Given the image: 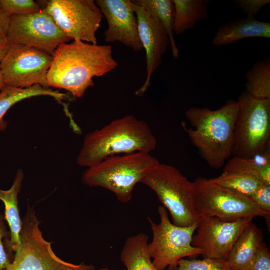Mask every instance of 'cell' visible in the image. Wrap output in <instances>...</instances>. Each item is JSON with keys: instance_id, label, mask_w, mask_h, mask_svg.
<instances>
[{"instance_id": "obj_6", "label": "cell", "mask_w": 270, "mask_h": 270, "mask_svg": "<svg viewBox=\"0 0 270 270\" xmlns=\"http://www.w3.org/2000/svg\"><path fill=\"white\" fill-rule=\"evenodd\" d=\"M238 102L232 156L252 158L270 146V99H258L244 92Z\"/></svg>"}, {"instance_id": "obj_22", "label": "cell", "mask_w": 270, "mask_h": 270, "mask_svg": "<svg viewBox=\"0 0 270 270\" xmlns=\"http://www.w3.org/2000/svg\"><path fill=\"white\" fill-rule=\"evenodd\" d=\"M228 161L224 172L251 174L263 184H270V146L252 158L233 156Z\"/></svg>"}, {"instance_id": "obj_29", "label": "cell", "mask_w": 270, "mask_h": 270, "mask_svg": "<svg viewBox=\"0 0 270 270\" xmlns=\"http://www.w3.org/2000/svg\"><path fill=\"white\" fill-rule=\"evenodd\" d=\"M234 2L246 18L255 19L261 8L270 2V0H236Z\"/></svg>"}, {"instance_id": "obj_34", "label": "cell", "mask_w": 270, "mask_h": 270, "mask_svg": "<svg viewBox=\"0 0 270 270\" xmlns=\"http://www.w3.org/2000/svg\"><path fill=\"white\" fill-rule=\"evenodd\" d=\"M5 86L0 69V90Z\"/></svg>"}, {"instance_id": "obj_24", "label": "cell", "mask_w": 270, "mask_h": 270, "mask_svg": "<svg viewBox=\"0 0 270 270\" xmlns=\"http://www.w3.org/2000/svg\"><path fill=\"white\" fill-rule=\"evenodd\" d=\"M246 91L254 98L270 99V60L256 62L246 74Z\"/></svg>"}, {"instance_id": "obj_7", "label": "cell", "mask_w": 270, "mask_h": 270, "mask_svg": "<svg viewBox=\"0 0 270 270\" xmlns=\"http://www.w3.org/2000/svg\"><path fill=\"white\" fill-rule=\"evenodd\" d=\"M40 224L34 208L28 206L22 220L21 246L4 270H96L92 265L74 264L57 256L52 242L44 238Z\"/></svg>"}, {"instance_id": "obj_18", "label": "cell", "mask_w": 270, "mask_h": 270, "mask_svg": "<svg viewBox=\"0 0 270 270\" xmlns=\"http://www.w3.org/2000/svg\"><path fill=\"white\" fill-rule=\"evenodd\" d=\"M261 229L252 223L239 237L226 262L230 270H248L262 244Z\"/></svg>"}, {"instance_id": "obj_14", "label": "cell", "mask_w": 270, "mask_h": 270, "mask_svg": "<svg viewBox=\"0 0 270 270\" xmlns=\"http://www.w3.org/2000/svg\"><path fill=\"white\" fill-rule=\"evenodd\" d=\"M95 2L108 22V28L104 32L106 42H119L135 52L141 51L143 48L132 0H96Z\"/></svg>"}, {"instance_id": "obj_3", "label": "cell", "mask_w": 270, "mask_h": 270, "mask_svg": "<svg viewBox=\"0 0 270 270\" xmlns=\"http://www.w3.org/2000/svg\"><path fill=\"white\" fill-rule=\"evenodd\" d=\"M157 144L147 123L133 115H127L88 134L77 162L80 166L89 168L114 156L136 152L150 154Z\"/></svg>"}, {"instance_id": "obj_27", "label": "cell", "mask_w": 270, "mask_h": 270, "mask_svg": "<svg viewBox=\"0 0 270 270\" xmlns=\"http://www.w3.org/2000/svg\"><path fill=\"white\" fill-rule=\"evenodd\" d=\"M176 270H230L226 261L210 258L198 260H180Z\"/></svg>"}, {"instance_id": "obj_20", "label": "cell", "mask_w": 270, "mask_h": 270, "mask_svg": "<svg viewBox=\"0 0 270 270\" xmlns=\"http://www.w3.org/2000/svg\"><path fill=\"white\" fill-rule=\"evenodd\" d=\"M175 6L174 32L180 35L208 19V0H173Z\"/></svg>"}, {"instance_id": "obj_2", "label": "cell", "mask_w": 270, "mask_h": 270, "mask_svg": "<svg viewBox=\"0 0 270 270\" xmlns=\"http://www.w3.org/2000/svg\"><path fill=\"white\" fill-rule=\"evenodd\" d=\"M239 110L238 101L228 100L217 110L192 107L186 116L191 127L182 126L202 158L212 168H222L231 158L235 124Z\"/></svg>"}, {"instance_id": "obj_25", "label": "cell", "mask_w": 270, "mask_h": 270, "mask_svg": "<svg viewBox=\"0 0 270 270\" xmlns=\"http://www.w3.org/2000/svg\"><path fill=\"white\" fill-rule=\"evenodd\" d=\"M213 183L238 194L249 197L263 183L256 176L242 172H224L210 179Z\"/></svg>"}, {"instance_id": "obj_11", "label": "cell", "mask_w": 270, "mask_h": 270, "mask_svg": "<svg viewBox=\"0 0 270 270\" xmlns=\"http://www.w3.org/2000/svg\"><path fill=\"white\" fill-rule=\"evenodd\" d=\"M52 56L41 50L22 44L11 45L0 63L5 86L28 88L39 84L50 88L47 74Z\"/></svg>"}, {"instance_id": "obj_13", "label": "cell", "mask_w": 270, "mask_h": 270, "mask_svg": "<svg viewBox=\"0 0 270 270\" xmlns=\"http://www.w3.org/2000/svg\"><path fill=\"white\" fill-rule=\"evenodd\" d=\"M253 218L224 221L215 217L201 218L192 244L204 251V258L226 261L234 244L252 223Z\"/></svg>"}, {"instance_id": "obj_35", "label": "cell", "mask_w": 270, "mask_h": 270, "mask_svg": "<svg viewBox=\"0 0 270 270\" xmlns=\"http://www.w3.org/2000/svg\"><path fill=\"white\" fill-rule=\"evenodd\" d=\"M100 270H112L108 268H100Z\"/></svg>"}, {"instance_id": "obj_21", "label": "cell", "mask_w": 270, "mask_h": 270, "mask_svg": "<svg viewBox=\"0 0 270 270\" xmlns=\"http://www.w3.org/2000/svg\"><path fill=\"white\" fill-rule=\"evenodd\" d=\"M149 238L141 232L128 238L120 254L127 270H159L152 262L148 250Z\"/></svg>"}, {"instance_id": "obj_28", "label": "cell", "mask_w": 270, "mask_h": 270, "mask_svg": "<svg viewBox=\"0 0 270 270\" xmlns=\"http://www.w3.org/2000/svg\"><path fill=\"white\" fill-rule=\"evenodd\" d=\"M248 198L262 210L270 213V184H263Z\"/></svg>"}, {"instance_id": "obj_26", "label": "cell", "mask_w": 270, "mask_h": 270, "mask_svg": "<svg viewBox=\"0 0 270 270\" xmlns=\"http://www.w3.org/2000/svg\"><path fill=\"white\" fill-rule=\"evenodd\" d=\"M0 8L10 16L39 12L40 6L32 0H0Z\"/></svg>"}, {"instance_id": "obj_5", "label": "cell", "mask_w": 270, "mask_h": 270, "mask_svg": "<svg viewBox=\"0 0 270 270\" xmlns=\"http://www.w3.org/2000/svg\"><path fill=\"white\" fill-rule=\"evenodd\" d=\"M141 182L156 194L170 212L174 224L188 227L198 224L193 182L178 168L160 162L148 172Z\"/></svg>"}, {"instance_id": "obj_19", "label": "cell", "mask_w": 270, "mask_h": 270, "mask_svg": "<svg viewBox=\"0 0 270 270\" xmlns=\"http://www.w3.org/2000/svg\"><path fill=\"white\" fill-rule=\"evenodd\" d=\"M0 92V131L7 128V122L4 118L10 109L16 104L32 97L45 96L54 98L57 101L67 100V96L58 91L45 88L40 85H34L28 88H18L4 86Z\"/></svg>"}, {"instance_id": "obj_1", "label": "cell", "mask_w": 270, "mask_h": 270, "mask_svg": "<svg viewBox=\"0 0 270 270\" xmlns=\"http://www.w3.org/2000/svg\"><path fill=\"white\" fill-rule=\"evenodd\" d=\"M52 57L47 74L48 86L65 90L78 98L94 86V78L102 76L118 66L110 46L80 40L61 44Z\"/></svg>"}, {"instance_id": "obj_12", "label": "cell", "mask_w": 270, "mask_h": 270, "mask_svg": "<svg viewBox=\"0 0 270 270\" xmlns=\"http://www.w3.org/2000/svg\"><path fill=\"white\" fill-rule=\"evenodd\" d=\"M6 37L11 45L22 44L52 56L62 44L72 40L42 9L38 12L10 16Z\"/></svg>"}, {"instance_id": "obj_23", "label": "cell", "mask_w": 270, "mask_h": 270, "mask_svg": "<svg viewBox=\"0 0 270 270\" xmlns=\"http://www.w3.org/2000/svg\"><path fill=\"white\" fill-rule=\"evenodd\" d=\"M133 2L143 7L151 16L160 20L166 30L170 41L172 56L179 58L174 32L175 6L173 0H134Z\"/></svg>"}, {"instance_id": "obj_4", "label": "cell", "mask_w": 270, "mask_h": 270, "mask_svg": "<svg viewBox=\"0 0 270 270\" xmlns=\"http://www.w3.org/2000/svg\"><path fill=\"white\" fill-rule=\"evenodd\" d=\"M160 162L150 154L136 152L108 158L88 168L82 182L113 192L122 203L130 202L136 186L148 172Z\"/></svg>"}, {"instance_id": "obj_31", "label": "cell", "mask_w": 270, "mask_h": 270, "mask_svg": "<svg viewBox=\"0 0 270 270\" xmlns=\"http://www.w3.org/2000/svg\"><path fill=\"white\" fill-rule=\"evenodd\" d=\"M248 270H270V252L263 243Z\"/></svg>"}, {"instance_id": "obj_33", "label": "cell", "mask_w": 270, "mask_h": 270, "mask_svg": "<svg viewBox=\"0 0 270 270\" xmlns=\"http://www.w3.org/2000/svg\"><path fill=\"white\" fill-rule=\"evenodd\" d=\"M10 46L6 36L0 34V63L5 58Z\"/></svg>"}, {"instance_id": "obj_9", "label": "cell", "mask_w": 270, "mask_h": 270, "mask_svg": "<svg viewBox=\"0 0 270 270\" xmlns=\"http://www.w3.org/2000/svg\"><path fill=\"white\" fill-rule=\"evenodd\" d=\"M195 208L198 216L215 217L224 221L248 218H269L270 213L262 210L248 197L198 177L193 182Z\"/></svg>"}, {"instance_id": "obj_15", "label": "cell", "mask_w": 270, "mask_h": 270, "mask_svg": "<svg viewBox=\"0 0 270 270\" xmlns=\"http://www.w3.org/2000/svg\"><path fill=\"white\" fill-rule=\"evenodd\" d=\"M134 4L140 40L146 52V80L136 92L137 96H142L147 92L152 75L160 65L162 56L170 44V41L166 30L160 20L151 16L143 7Z\"/></svg>"}, {"instance_id": "obj_10", "label": "cell", "mask_w": 270, "mask_h": 270, "mask_svg": "<svg viewBox=\"0 0 270 270\" xmlns=\"http://www.w3.org/2000/svg\"><path fill=\"white\" fill-rule=\"evenodd\" d=\"M72 40L97 44L103 16L94 0H50L44 8Z\"/></svg>"}, {"instance_id": "obj_8", "label": "cell", "mask_w": 270, "mask_h": 270, "mask_svg": "<svg viewBox=\"0 0 270 270\" xmlns=\"http://www.w3.org/2000/svg\"><path fill=\"white\" fill-rule=\"evenodd\" d=\"M160 222L148 218L153 238L148 250L152 262L159 270H176L179 261L186 257L203 255L204 251L193 246L192 238L198 224L181 227L172 223L164 206L158 208Z\"/></svg>"}, {"instance_id": "obj_17", "label": "cell", "mask_w": 270, "mask_h": 270, "mask_svg": "<svg viewBox=\"0 0 270 270\" xmlns=\"http://www.w3.org/2000/svg\"><path fill=\"white\" fill-rule=\"evenodd\" d=\"M250 38H270V23L248 18L224 24L218 28L213 45L225 46Z\"/></svg>"}, {"instance_id": "obj_16", "label": "cell", "mask_w": 270, "mask_h": 270, "mask_svg": "<svg viewBox=\"0 0 270 270\" xmlns=\"http://www.w3.org/2000/svg\"><path fill=\"white\" fill-rule=\"evenodd\" d=\"M24 178V172L19 170L12 188L6 190L0 188V200L4 202L5 208L4 217L10 228V239L6 243V252L10 258L13 253H16L21 246L22 220L20 214L18 195L20 192Z\"/></svg>"}, {"instance_id": "obj_30", "label": "cell", "mask_w": 270, "mask_h": 270, "mask_svg": "<svg viewBox=\"0 0 270 270\" xmlns=\"http://www.w3.org/2000/svg\"><path fill=\"white\" fill-rule=\"evenodd\" d=\"M10 232L6 230L3 214L0 215V270H4L12 264V260L5 250L2 240L4 238L10 237Z\"/></svg>"}, {"instance_id": "obj_32", "label": "cell", "mask_w": 270, "mask_h": 270, "mask_svg": "<svg viewBox=\"0 0 270 270\" xmlns=\"http://www.w3.org/2000/svg\"><path fill=\"white\" fill-rule=\"evenodd\" d=\"M10 20V16L0 8V34L6 36Z\"/></svg>"}]
</instances>
